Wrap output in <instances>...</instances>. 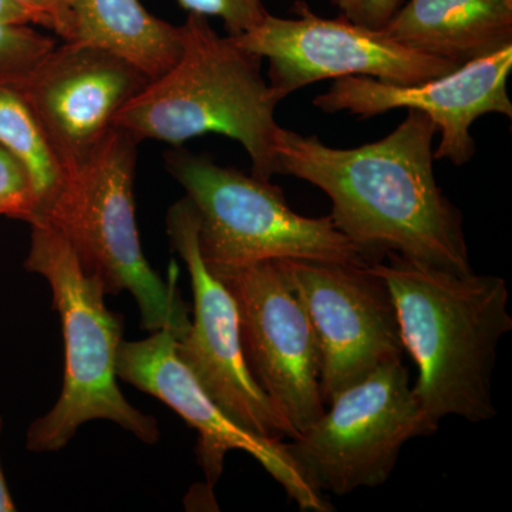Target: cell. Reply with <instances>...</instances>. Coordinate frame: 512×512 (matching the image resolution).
<instances>
[{"mask_svg":"<svg viewBox=\"0 0 512 512\" xmlns=\"http://www.w3.org/2000/svg\"><path fill=\"white\" fill-rule=\"evenodd\" d=\"M434 121L407 110L389 136L336 148L279 127L275 174L315 185L332 202L335 227L369 264L396 254L453 274L474 272L463 214L434 177Z\"/></svg>","mask_w":512,"mask_h":512,"instance_id":"6da1fadb","label":"cell"},{"mask_svg":"<svg viewBox=\"0 0 512 512\" xmlns=\"http://www.w3.org/2000/svg\"><path fill=\"white\" fill-rule=\"evenodd\" d=\"M392 293L406 352L419 377L412 387L434 430L456 416L497 417L493 372L501 339L512 330L510 291L501 276L458 275L389 254L370 264Z\"/></svg>","mask_w":512,"mask_h":512,"instance_id":"7a4b0ae2","label":"cell"},{"mask_svg":"<svg viewBox=\"0 0 512 512\" xmlns=\"http://www.w3.org/2000/svg\"><path fill=\"white\" fill-rule=\"evenodd\" d=\"M183 53L163 76L128 100L114 126L138 140L180 147L215 133L238 141L252 163V175L275 174V110L282 99L262 76V59L221 37L208 18L188 13L181 25Z\"/></svg>","mask_w":512,"mask_h":512,"instance_id":"3957f363","label":"cell"},{"mask_svg":"<svg viewBox=\"0 0 512 512\" xmlns=\"http://www.w3.org/2000/svg\"><path fill=\"white\" fill-rule=\"evenodd\" d=\"M140 140L113 126L82 164L63 171V180L29 224L45 221L67 239L84 271L99 276L107 295L130 292L141 329H168L183 338L190 308L177 288L178 268L163 278L141 248L134 204V177Z\"/></svg>","mask_w":512,"mask_h":512,"instance_id":"277c9868","label":"cell"},{"mask_svg":"<svg viewBox=\"0 0 512 512\" xmlns=\"http://www.w3.org/2000/svg\"><path fill=\"white\" fill-rule=\"evenodd\" d=\"M30 227L25 268L43 276L52 288L53 306L62 320L66 366L59 400L30 424L26 447L35 453L62 450L92 420L113 421L144 443H157V420L131 406L117 384L123 320L107 308L103 282L84 271L72 245L55 227L45 221Z\"/></svg>","mask_w":512,"mask_h":512,"instance_id":"5b68a950","label":"cell"},{"mask_svg":"<svg viewBox=\"0 0 512 512\" xmlns=\"http://www.w3.org/2000/svg\"><path fill=\"white\" fill-rule=\"evenodd\" d=\"M164 163L197 212L198 245L211 274L272 259L370 265L330 215H299L271 181L181 148L165 153Z\"/></svg>","mask_w":512,"mask_h":512,"instance_id":"8992f818","label":"cell"},{"mask_svg":"<svg viewBox=\"0 0 512 512\" xmlns=\"http://www.w3.org/2000/svg\"><path fill=\"white\" fill-rule=\"evenodd\" d=\"M434 433L414 397L409 370L396 360L343 390L285 447L313 490L345 497L386 484L404 444Z\"/></svg>","mask_w":512,"mask_h":512,"instance_id":"52a82bcc","label":"cell"},{"mask_svg":"<svg viewBox=\"0 0 512 512\" xmlns=\"http://www.w3.org/2000/svg\"><path fill=\"white\" fill-rule=\"evenodd\" d=\"M296 18L266 13L248 32L229 36L238 46L269 62V84L282 100L320 80L372 77L380 82L416 84L454 72L456 63L403 46L383 29H369L340 16L320 18L296 2Z\"/></svg>","mask_w":512,"mask_h":512,"instance_id":"ba28073f","label":"cell"},{"mask_svg":"<svg viewBox=\"0 0 512 512\" xmlns=\"http://www.w3.org/2000/svg\"><path fill=\"white\" fill-rule=\"evenodd\" d=\"M237 302L245 362L262 392L296 434L325 413L320 349L282 259L215 275Z\"/></svg>","mask_w":512,"mask_h":512,"instance_id":"9c48e42d","label":"cell"},{"mask_svg":"<svg viewBox=\"0 0 512 512\" xmlns=\"http://www.w3.org/2000/svg\"><path fill=\"white\" fill-rule=\"evenodd\" d=\"M165 225L171 247L187 266L194 298L190 328L175 342L177 356L222 412L242 429L265 439H295L296 431L249 373L237 302L202 261L198 217L190 198L175 202Z\"/></svg>","mask_w":512,"mask_h":512,"instance_id":"30bf717a","label":"cell"},{"mask_svg":"<svg viewBox=\"0 0 512 512\" xmlns=\"http://www.w3.org/2000/svg\"><path fill=\"white\" fill-rule=\"evenodd\" d=\"M305 305L320 349L326 407L379 367L403 360L392 293L370 265L282 259Z\"/></svg>","mask_w":512,"mask_h":512,"instance_id":"8fae6325","label":"cell"},{"mask_svg":"<svg viewBox=\"0 0 512 512\" xmlns=\"http://www.w3.org/2000/svg\"><path fill=\"white\" fill-rule=\"evenodd\" d=\"M177 336L171 330L151 332L136 342L121 340L117 353V376L141 392L156 397L197 430V458L208 491L218 483L229 451H245L254 457L299 510L333 512L325 495L313 490L292 463L284 440L265 439L242 429L222 412L202 389L197 377L175 352Z\"/></svg>","mask_w":512,"mask_h":512,"instance_id":"7c38bea8","label":"cell"},{"mask_svg":"<svg viewBox=\"0 0 512 512\" xmlns=\"http://www.w3.org/2000/svg\"><path fill=\"white\" fill-rule=\"evenodd\" d=\"M146 74L99 47L64 42L13 86L32 110L63 171L82 164L114 126Z\"/></svg>","mask_w":512,"mask_h":512,"instance_id":"4fadbf2b","label":"cell"},{"mask_svg":"<svg viewBox=\"0 0 512 512\" xmlns=\"http://www.w3.org/2000/svg\"><path fill=\"white\" fill-rule=\"evenodd\" d=\"M511 69L512 45L427 82L394 84L372 77H340L328 92L313 99V106L329 114L348 111L360 119L399 109L420 111L434 121L437 133L440 131L434 160L460 167L476 154L471 127L480 117L501 114L511 119L507 89Z\"/></svg>","mask_w":512,"mask_h":512,"instance_id":"5bb4252c","label":"cell"},{"mask_svg":"<svg viewBox=\"0 0 512 512\" xmlns=\"http://www.w3.org/2000/svg\"><path fill=\"white\" fill-rule=\"evenodd\" d=\"M383 30L409 49L463 66L512 45V3L407 0Z\"/></svg>","mask_w":512,"mask_h":512,"instance_id":"9a60e30c","label":"cell"},{"mask_svg":"<svg viewBox=\"0 0 512 512\" xmlns=\"http://www.w3.org/2000/svg\"><path fill=\"white\" fill-rule=\"evenodd\" d=\"M72 42L106 50L150 80L167 73L183 53L181 26L151 15L140 0H76Z\"/></svg>","mask_w":512,"mask_h":512,"instance_id":"2e32d148","label":"cell"},{"mask_svg":"<svg viewBox=\"0 0 512 512\" xmlns=\"http://www.w3.org/2000/svg\"><path fill=\"white\" fill-rule=\"evenodd\" d=\"M0 146L18 158L28 171L35 192V218L52 200L64 173L32 110L9 86H0Z\"/></svg>","mask_w":512,"mask_h":512,"instance_id":"e0dca14e","label":"cell"},{"mask_svg":"<svg viewBox=\"0 0 512 512\" xmlns=\"http://www.w3.org/2000/svg\"><path fill=\"white\" fill-rule=\"evenodd\" d=\"M56 47L30 26L0 25V86H16Z\"/></svg>","mask_w":512,"mask_h":512,"instance_id":"ac0fdd59","label":"cell"},{"mask_svg":"<svg viewBox=\"0 0 512 512\" xmlns=\"http://www.w3.org/2000/svg\"><path fill=\"white\" fill-rule=\"evenodd\" d=\"M35 212V192L28 171L0 146V217L30 222Z\"/></svg>","mask_w":512,"mask_h":512,"instance_id":"d6986e66","label":"cell"},{"mask_svg":"<svg viewBox=\"0 0 512 512\" xmlns=\"http://www.w3.org/2000/svg\"><path fill=\"white\" fill-rule=\"evenodd\" d=\"M177 3L188 13L221 19L228 36L254 29L268 13L262 0H177Z\"/></svg>","mask_w":512,"mask_h":512,"instance_id":"ffe728a7","label":"cell"},{"mask_svg":"<svg viewBox=\"0 0 512 512\" xmlns=\"http://www.w3.org/2000/svg\"><path fill=\"white\" fill-rule=\"evenodd\" d=\"M37 19V25L53 30L64 42L74 37L76 0H15Z\"/></svg>","mask_w":512,"mask_h":512,"instance_id":"44dd1931","label":"cell"},{"mask_svg":"<svg viewBox=\"0 0 512 512\" xmlns=\"http://www.w3.org/2000/svg\"><path fill=\"white\" fill-rule=\"evenodd\" d=\"M340 16L369 29H383L404 0H332Z\"/></svg>","mask_w":512,"mask_h":512,"instance_id":"7402d4cb","label":"cell"},{"mask_svg":"<svg viewBox=\"0 0 512 512\" xmlns=\"http://www.w3.org/2000/svg\"><path fill=\"white\" fill-rule=\"evenodd\" d=\"M0 25L39 26L35 16L15 0H0Z\"/></svg>","mask_w":512,"mask_h":512,"instance_id":"603a6c76","label":"cell"},{"mask_svg":"<svg viewBox=\"0 0 512 512\" xmlns=\"http://www.w3.org/2000/svg\"><path fill=\"white\" fill-rule=\"evenodd\" d=\"M0 433H2V417H0ZM13 511H16V505L9 493L8 484H6L5 476H3L2 464H0V512Z\"/></svg>","mask_w":512,"mask_h":512,"instance_id":"cb8c5ba5","label":"cell"},{"mask_svg":"<svg viewBox=\"0 0 512 512\" xmlns=\"http://www.w3.org/2000/svg\"><path fill=\"white\" fill-rule=\"evenodd\" d=\"M507 2H510V3H512V0H507Z\"/></svg>","mask_w":512,"mask_h":512,"instance_id":"d4e9b609","label":"cell"}]
</instances>
